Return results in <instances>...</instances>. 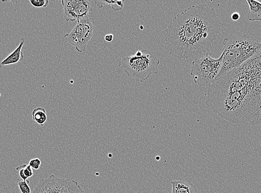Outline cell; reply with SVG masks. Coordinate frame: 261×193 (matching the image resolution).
Wrapping results in <instances>:
<instances>
[{
	"mask_svg": "<svg viewBox=\"0 0 261 193\" xmlns=\"http://www.w3.org/2000/svg\"><path fill=\"white\" fill-rule=\"evenodd\" d=\"M207 88L206 104L222 119L261 126V51Z\"/></svg>",
	"mask_w": 261,
	"mask_h": 193,
	"instance_id": "cell-1",
	"label": "cell"
},
{
	"mask_svg": "<svg viewBox=\"0 0 261 193\" xmlns=\"http://www.w3.org/2000/svg\"><path fill=\"white\" fill-rule=\"evenodd\" d=\"M223 25L206 5L192 6L178 14L165 30L166 51L178 60L208 54Z\"/></svg>",
	"mask_w": 261,
	"mask_h": 193,
	"instance_id": "cell-2",
	"label": "cell"
},
{
	"mask_svg": "<svg viewBox=\"0 0 261 193\" xmlns=\"http://www.w3.org/2000/svg\"><path fill=\"white\" fill-rule=\"evenodd\" d=\"M222 43V65L217 79L244 64L261 51V43L254 37L246 35L227 37Z\"/></svg>",
	"mask_w": 261,
	"mask_h": 193,
	"instance_id": "cell-3",
	"label": "cell"
},
{
	"mask_svg": "<svg viewBox=\"0 0 261 193\" xmlns=\"http://www.w3.org/2000/svg\"><path fill=\"white\" fill-rule=\"evenodd\" d=\"M160 61L150 54L143 52L141 56L135 54L122 58L119 63L121 69L136 82L143 83L151 75L159 73Z\"/></svg>",
	"mask_w": 261,
	"mask_h": 193,
	"instance_id": "cell-4",
	"label": "cell"
},
{
	"mask_svg": "<svg viewBox=\"0 0 261 193\" xmlns=\"http://www.w3.org/2000/svg\"><path fill=\"white\" fill-rule=\"evenodd\" d=\"M223 54L218 59H214L208 53L192 62L190 75L194 82L201 87H209L218 78L221 70Z\"/></svg>",
	"mask_w": 261,
	"mask_h": 193,
	"instance_id": "cell-5",
	"label": "cell"
},
{
	"mask_svg": "<svg viewBox=\"0 0 261 193\" xmlns=\"http://www.w3.org/2000/svg\"><path fill=\"white\" fill-rule=\"evenodd\" d=\"M94 30V18L89 15L77 21L76 26L70 34L65 35L64 39L75 47L78 53H83L92 38Z\"/></svg>",
	"mask_w": 261,
	"mask_h": 193,
	"instance_id": "cell-6",
	"label": "cell"
},
{
	"mask_svg": "<svg viewBox=\"0 0 261 193\" xmlns=\"http://www.w3.org/2000/svg\"><path fill=\"white\" fill-rule=\"evenodd\" d=\"M32 193H85L74 180L59 178L51 174L41 179Z\"/></svg>",
	"mask_w": 261,
	"mask_h": 193,
	"instance_id": "cell-7",
	"label": "cell"
},
{
	"mask_svg": "<svg viewBox=\"0 0 261 193\" xmlns=\"http://www.w3.org/2000/svg\"><path fill=\"white\" fill-rule=\"evenodd\" d=\"M64 16L66 21H79L89 15L93 10L88 0H62Z\"/></svg>",
	"mask_w": 261,
	"mask_h": 193,
	"instance_id": "cell-8",
	"label": "cell"
},
{
	"mask_svg": "<svg viewBox=\"0 0 261 193\" xmlns=\"http://www.w3.org/2000/svg\"><path fill=\"white\" fill-rule=\"evenodd\" d=\"M24 43V39H21L19 45L17 47L13 52L9 54L7 57L0 63V67L15 64L18 63V62L23 60L24 57L22 53V49Z\"/></svg>",
	"mask_w": 261,
	"mask_h": 193,
	"instance_id": "cell-9",
	"label": "cell"
},
{
	"mask_svg": "<svg viewBox=\"0 0 261 193\" xmlns=\"http://www.w3.org/2000/svg\"><path fill=\"white\" fill-rule=\"evenodd\" d=\"M171 184L172 193H197L195 185L184 180H173Z\"/></svg>",
	"mask_w": 261,
	"mask_h": 193,
	"instance_id": "cell-10",
	"label": "cell"
},
{
	"mask_svg": "<svg viewBox=\"0 0 261 193\" xmlns=\"http://www.w3.org/2000/svg\"><path fill=\"white\" fill-rule=\"evenodd\" d=\"M249 5V11L247 14L248 20L250 21H261V3L252 0H247Z\"/></svg>",
	"mask_w": 261,
	"mask_h": 193,
	"instance_id": "cell-11",
	"label": "cell"
},
{
	"mask_svg": "<svg viewBox=\"0 0 261 193\" xmlns=\"http://www.w3.org/2000/svg\"><path fill=\"white\" fill-rule=\"evenodd\" d=\"M34 120L41 127L44 126L47 119L46 111L42 108L35 109L32 112Z\"/></svg>",
	"mask_w": 261,
	"mask_h": 193,
	"instance_id": "cell-12",
	"label": "cell"
},
{
	"mask_svg": "<svg viewBox=\"0 0 261 193\" xmlns=\"http://www.w3.org/2000/svg\"><path fill=\"white\" fill-rule=\"evenodd\" d=\"M125 0H121V1H99L96 0L95 4L99 8H102L105 5H109L112 9L115 11H121L124 6Z\"/></svg>",
	"mask_w": 261,
	"mask_h": 193,
	"instance_id": "cell-13",
	"label": "cell"
},
{
	"mask_svg": "<svg viewBox=\"0 0 261 193\" xmlns=\"http://www.w3.org/2000/svg\"><path fill=\"white\" fill-rule=\"evenodd\" d=\"M16 171L18 172V174L21 179L27 181L28 178L32 177L34 175L33 168L29 164H23L16 168Z\"/></svg>",
	"mask_w": 261,
	"mask_h": 193,
	"instance_id": "cell-14",
	"label": "cell"
},
{
	"mask_svg": "<svg viewBox=\"0 0 261 193\" xmlns=\"http://www.w3.org/2000/svg\"><path fill=\"white\" fill-rule=\"evenodd\" d=\"M30 181L29 180L27 181L24 180H17V185L21 193H32V190L29 185Z\"/></svg>",
	"mask_w": 261,
	"mask_h": 193,
	"instance_id": "cell-15",
	"label": "cell"
},
{
	"mask_svg": "<svg viewBox=\"0 0 261 193\" xmlns=\"http://www.w3.org/2000/svg\"><path fill=\"white\" fill-rule=\"evenodd\" d=\"M30 3L36 8H45L49 4L48 0H30Z\"/></svg>",
	"mask_w": 261,
	"mask_h": 193,
	"instance_id": "cell-16",
	"label": "cell"
},
{
	"mask_svg": "<svg viewBox=\"0 0 261 193\" xmlns=\"http://www.w3.org/2000/svg\"><path fill=\"white\" fill-rule=\"evenodd\" d=\"M29 165L35 170H39L41 165V161L39 158H34L31 159L29 161Z\"/></svg>",
	"mask_w": 261,
	"mask_h": 193,
	"instance_id": "cell-17",
	"label": "cell"
},
{
	"mask_svg": "<svg viewBox=\"0 0 261 193\" xmlns=\"http://www.w3.org/2000/svg\"><path fill=\"white\" fill-rule=\"evenodd\" d=\"M104 39L106 41L111 42L114 39V35L113 34H108L105 35Z\"/></svg>",
	"mask_w": 261,
	"mask_h": 193,
	"instance_id": "cell-18",
	"label": "cell"
},
{
	"mask_svg": "<svg viewBox=\"0 0 261 193\" xmlns=\"http://www.w3.org/2000/svg\"><path fill=\"white\" fill-rule=\"evenodd\" d=\"M240 15L238 12H234L231 15V18L233 21H236L240 19Z\"/></svg>",
	"mask_w": 261,
	"mask_h": 193,
	"instance_id": "cell-19",
	"label": "cell"
},
{
	"mask_svg": "<svg viewBox=\"0 0 261 193\" xmlns=\"http://www.w3.org/2000/svg\"><path fill=\"white\" fill-rule=\"evenodd\" d=\"M156 160H160V157H159V156H158V157L156 158Z\"/></svg>",
	"mask_w": 261,
	"mask_h": 193,
	"instance_id": "cell-20",
	"label": "cell"
},
{
	"mask_svg": "<svg viewBox=\"0 0 261 193\" xmlns=\"http://www.w3.org/2000/svg\"><path fill=\"white\" fill-rule=\"evenodd\" d=\"M112 157V155L111 154H109V157Z\"/></svg>",
	"mask_w": 261,
	"mask_h": 193,
	"instance_id": "cell-21",
	"label": "cell"
}]
</instances>
